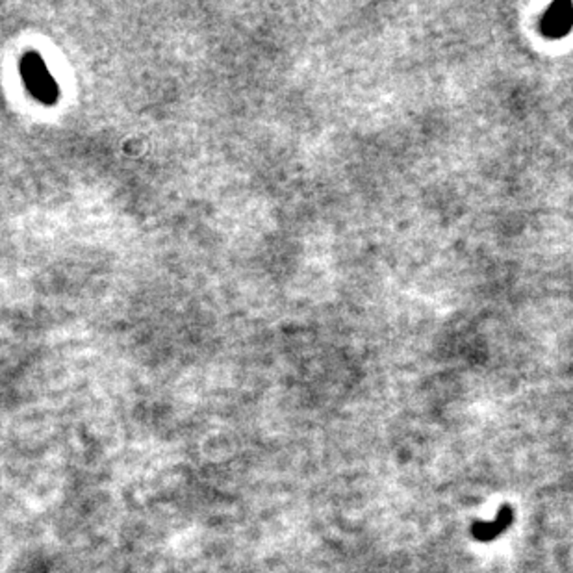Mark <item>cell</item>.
I'll use <instances>...</instances> for the list:
<instances>
[{"label":"cell","mask_w":573,"mask_h":573,"mask_svg":"<svg viewBox=\"0 0 573 573\" xmlns=\"http://www.w3.org/2000/svg\"><path fill=\"white\" fill-rule=\"evenodd\" d=\"M512 520H514L512 509L501 507V510L498 512V516L492 521H477L471 529V533H473L475 540H479V542H492L500 535L505 533V530L510 527Z\"/></svg>","instance_id":"obj_1"}]
</instances>
